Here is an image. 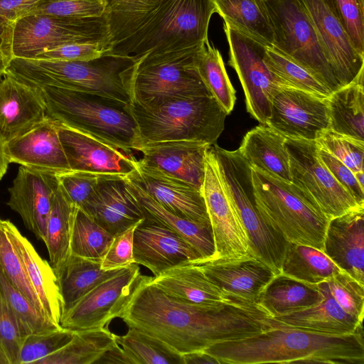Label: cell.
I'll return each mask as SVG.
<instances>
[{
	"instance_id": "cell-1",
	"label": "cell",
	"mask_w": 364,
	"mask_h": 364,
	"mask_svg": "<svg viewBox=\"0 0 364 364\" xmlns=\"http://www.w3.org/2000/svg\"><path fill=\"white\" fill-rule=\"evenodd\" d=\"M117 317L129 328L159 338L182 355L269 326V316L257 304L235 298L215 304L185 302L158 288L151 277L141 274Z\"/></svg>"
},
{
	"instance_id": "cell-6",
	"label": "cell",
	"mask_w": 364,
	"mask_h": 364,
	"mask_svg": "<svg viewBox=\"0 0 364 364\" xmlns=\"http://www.w3.org/2000/svg\"><path fill=\"white\" fill-rule=\"evenodd\" d=\"M137 127V150L159 141L188 140L216 144L228 115L210 95L179 97L151 107L129 105Z\"/></svg>"
},
{
	"instance_id": "cell-53",
	"label": "cell",
	"mask_w": 364,
	"mask_h": 364,
	"mask_svg": "<svg viewBox=\"0 0 364 364\" xmlns=\"http://www.w3.org/2000/svg\"><path fill=\"white\" fill-rule=\"evenodd\" d=\"M25 336L0 294V346L9 364H19L20 350Z\"/></svg>"
},
{
	"instance_id": "cell-49",
	"label": "cell",
	"mask_w": 364,
	"mask_h": 364,
	"mask_svg": "<svg viewBox=\"0 0 364 364\" xmlns=\"http://www.w3.org/2000/svg\"><path fill=\"white\" fill-rule=\"evenodd\" d=\"M316 142L320 148L341 161L355 175L364 173V141L349 138L329 129Z\"/></svg>"
},
{
	"instance_id": "cell-16",
	"label": "cell",
	"mask_w": 364,
	"mask_h": 364,
	"mask_svg": "<svg viewBox=\"0 0 364 364\" xmlns=\"http://www.w3.org/2000/svg\"><path fill=\"white\" fill-rule=\"evenodd\" d=\"M139 274L140 269L134 263L102 282L62 314L60 326L72 331L108 327Z\"/></svg>"
},
{
	"instance_id": "cell-28",
	"label": "cell",
	"mask_w": 364,
	"mask_h": 364,
	"mask_svg": "<svg viewBox=\"0 0 364 364\" xmlns=\"http://www.w3.org/2000/svg\"><path fill=\"white\" fill-rule=\"evenodd\" d=\"M4 225L38 296L44 315L58 326L63 311L62 299L56 276L52 266L36 252L30 241L9 220Z\"/></svg>"
},
{
	"instance_id": "cell-33",
	"label": "cell",
	"mask_w": 364,
	"mask_h": 364,
	"mask_svg": "<svg viewBox=\"0 0 364 364\" xmlns=\"http://www.w3.org/2000/svg\"><path fill=\"white\" fill-rule=\"evenodd\" d=\"M323 297L314 284L279 274L262 290L257 304L269 317H274L309 308Z\"/></svg>"
},
{
	"instance_id": "cell-4",
	"label": "cell",
	"mask_w": 364,
	"mask_h": 364,
	"mask_svg": "<svg viewBox=\"0 0 364 364\" xmlns=\"http://www.w3.org/2000/svg\"><path fill=\"white\" fill-rule=\"evenodd\" d=\"M216 13L213 0H162L127 38L108 54H158L203 45Z\"/></svg>"
},
{
	"instance_id": "cell-43",
	"label": "cell",
	"mask_w": 364,
	"mask_h": 364,
	"mask_svg": "<svg viewBox=\"0 0 364 364\" xmlns=\"http://www.w3.org/2000/svg\"><path fill=\"white\" fill-rule=\"evenodd\" d=\"M105 1L112 48L132 34L162 0Z\"/></svg>"
},
{
	"instance_id": "cell-42",
	"label": "cell",
	"mask_w": 364,
	"mask_h": 364,
	"mask_svg": "<svg viewBox=\"0 0 364 364\" xmlns=\"http://www.w3.org/2000/svg\"><path fill=\"white\" fill-rule=\"evenodd\" d=\"M264 60L270 72L284 87L328 97L331 92L312 73L279 49L265 47Z\"/></svg>"
},
{
	"instance_id": "cell-62",
	"label": "cell",
	"mask_w": 364,
	"mask_h": 364,
	"mask_svg": "<svg viewBox=\"0 0 364 364\" xmlns=\"http://www.w3.org/2000/svg\"><path fill=\"white\" fill-rule=\"evenodd\" d=\"M0 364H9V362L0 346Z\"/></svg>"
},
{
	"instance_id": "cell-5",
	"label": "cell",
	"mask_w": 364,
	"mask_h": 364,
	"mask_svg": "<svg viewBox=\"0 0 364 364\" xmlns=\"http://www.w3.org/2000/svg\"><path fill=\"white\" fill-rule=\"evenodd\" d=\"M38 89L47 116L54 121L125 150H137V127L130 104L69 89Z\"/></svg>"
},
{
	"instance_id": "cell-40",
	"label": "cell",
	"mask_w": 364,
	"mask_h": 364,
	"mask_svg": "<svg viewBox=\"0 0 364 364\" xmlns=\"http://www.w3.org/2000/svg\"><path fill=\"white\" fill-rule=\"evenodd\" d=\"M196 65L210 94L229 114L234 108L235 90L226 72L220 51L206 41L198 53Z\"/></svg>"
},
{
	"instance_id": "cell-45",
	"label": "cell",
	"mask_w": 364,
	"mask_h": 364,
	"mask_svg": "<svg viewBox=\"0 0 364 364\" xmlns=\"http://www.w3.org/2000/svg\"><path fill=\"white\" fill-rule=\"evenodd\" d=\"M0 294L25 336L61 328L48 319L0 269Z\"/></svg>"
},
{
	"instance_id": "cell-56",
	"label": "cell",
	"mask_w": 364,
	"mask_h": 364,
	"mask_svg": "<svg viewBox=\"0 0 364 364\" xmlns=\"http://www.w3.org/2000/svg\"><path fill=\"white\" fill-rule=\"evenodd\" d=\"M318 154L322 162L341 186L355 199L359 205L364 206V188L358 181L354 173L341 161L319 146Z\"/></svg>"
},
{
	"instance_id": "cell-2",
	"label": "cell",
	"mask_w": 364,
	"mask_h": 364,
	"mask_svg": "<svg viewBox=\"0 0 364 364\" xmlns=\"http://www.w3.org/2000/svg\"><path fill=\"white\" fill-rule=\"evenodd\" d=\"M219 364H364L363 326L334 335L297 328L269 326L251 336L226 341L203 350Z\"/></svg>"
},
{
	"instance_id": "cell-58",
	"label": "cell",
	"mask_w": 364,
	"mask_h": 364,
	"mask_svg": "<svg viewBox=\"0 0 364 364\" xmlns=\"http://www.w3.org/2000/svg\"><path fill=\"white\" fill-rule=\"evenodd\" d=\"M43 0H0V16L16 22L28 15Z\"/></svg>"
},
{
	"instance_id": "cell-13",
	"label": "cell",
	"mask_w": 364,
	"mask_h": 364,
	"mask_svg": "<svg viewBox=\"0 0 364 364\" xmlns=\"http://www.w3.org/2000/svg\"><path fill=\"white\" fill-rule=\"evenodd\" d=\"M229 44V65L240 80L247 112L260 124H266L271 100L278 90L284 87L270 72L264 60L265 46L224 22Z\"/></svg>"
},
{
	"instance_id": "cell-26",
	"label": "cell",
	"mask_w": 364,
	"mask_h": 364,
	"mask_svg": "<svg viewBox=\"0 0 364 364\" xmlns=\"http://www.w3.org/2000/svg\"><path fill=\"white\" fill-rule=\"evenodd\" d=\"M47 117L38 88L4 73L0 75V137L4 144Z\"/></svg>"
},
{
	"instance_id": "cell-52",
	"label": "cell",
	"mask_w": 364,
	"mask_h": 364,
	"mask_svg": "<svg viewBox=\"0 0 364 364\" xmlns=\"http://www.w3.org/2000/svg\"><path fill=\"white\" fill-rule=\"evenodd\" d=\"M104 176L75 171L56 174L60 188L68 199L79 208L85 203Z\"/></svg>"
},
{
	"instance_id": "cell-37",
	"label": "cell",
	"mask_w": 364,
	"mask_h": 364,
	"mask_svg": "<svg viewBox=\"0 0 364 364\" xmlns=\"http://www.w3.org/2000/svg\"><path fill=\"white\" fill-rule=\"evenodd\" d=\"M342 271L323 251L288 242L280 274L310 284L324 282Z\"/></svg>"
},
{
	"instance_id": "cell-15",
	"label": "cell",
	"mask_w": 364,
	"mask_h": 364,
	"mask_svg": "<svg viewBox=\"0 0 364 364\" xmlns=\"http://www.w3.org/2000/svg\"><path fill=\"white\" fill-rule=\"evenodd\" d=\"M266 124L287 139L316 141L330 129L328 97L282 87L272 97Z\"/></svg>"
},
{
	"instance_id": "cell-19",
	"label": "cell",
	"mask_w": 364,
	"mask_h": 364,
	"mask_svg": "<svg viewBox=\"0 0 364 364\" xmlns=\"http://www.w3.org/2000/svg\"><path fill=\"white\" fill-rule=\"evenodd\" d=\"M134 263L157 276L171 268L203 260L200 254L171 229L144 218L134 233Z\"/></svg>"
},
{
	"instance_id": "cell-11",
	"label": "cell",
	"mask_w": 364,
	"mask_h": 364,
	"mask_svg": "<svg viewBox=\"0 0 364 364\" xmlns=\"http://www.w3.org/2000/svg\"><path fill=\"white\" fill-rule=\"evenodd\" d=\"M84 43L112 45L106 14L90 18L29 14L18 19L14 24V58H35L42 53L64 45Z\"/></svg>"
},
{
	"instance_id": "cell-36",
	"label": "cell",
	"mask_w": 364,
	"mask_h": 364,
	"mask_svg": "<svg viewBox=\"0 0 364 364\" xmlns=\"http://www.w3.org/2000/svg\"><path fill=\"white\" fill-rule=\"evenodd\" d=\"M330 130L364 141L363 73L328 97Z\"/></svg>"
},
{
	"instance_id": "cell-25",
	"label": "cell",
	"mask_w": 364,
	"mask_h": 364,
	"mask_svg": "<svg viewBox=\"0 0 364 364\" xmlns=\"http://www.w3.org/2000/svg\"><path fill=\"white\" fill-rule=\"evenodd\" d=\"M210 144L199 141L154 142L141 146L139 161L185 181L201 191L205 172V156Z\"/></svg>"
},
{
	"instance_id": "cell-30",
	"label": "cell",
	"mask_w": 364,
	"mask_h": 364,
	"mask_svg": "<svg viewBox=\"0 0 364 364\" xmlns=\"http://www.w3.org/2000/svg\"><path fill=\"white\" fill-rule=\"evenodd\" d=\"M125 178L144 218L173 230L200 254L203 260L214 258L215 247L211 225L199 223L175 214L161 205L128 176Z\"/></svg>"
},
{
	"instance_id": "cell-48",
	"label": "cell",
	"mask_w": 364,
	"mask_h": 364,
	"mask_svg": "<svg viewBox=\"0 0 364 364\" xmlns=\"http://www.w3.org/2000/svg\"><path fill=\"white\" fill-rule=\"evenodd\" d=\"M336 302L360 322L363 320L364 285L344 271L323 282Z\"/></svg>"
},
{
	"instance_id": "cell-3",
	"label": "cell",
	"mask_w": 364,
	"mask_h": 364,
	"mask_svg": "<svg viewBox=\"0 0 364 364\" xmlns=\"http://www.w3.org/2000/svg\"><path fill=\"white\" fill-rule=\"evenodd\" d=\"M135 63L132 56L114 54L87 61L14 58L5 73L32 87L69 89L129 105Z\"/></svg>"
},
{
	"instance_id": "cell-51",
	"label": "cell",
	"mask_w": 364,
	"mask_h": 364,
	"mask_svg": "<svg viewBox=\"0 0 364 364\" xmlns=\"http://www.w3.org/2000/svg\"><path fill=\"white\" fill-rule=\"evenodd\" d=\"M346 28L355 48L364 55V6L360 0H326Z\"/></svg>"
},
{
	"instance_id": "cell-31",
	"label": "cell",
	"mask_w": 364,
	"mask_h": 364,
	"mask_svg": "<svg viewBox=\"0 0 364 364\" xmlns=\"http://www.w3.org/2000/svg\"><path fill=\"white\" fill-rule=\"evenodd\" d=\"M151 282L168 295L191 304H215L235 299L210 281L195 264L167 269L151 277Z\"/></svg>"
},
{
	"instance_id": "cell-12",
	"label": "cell",
	"mask_w": 364,
	"mask_h": 364,
	"mask_svg": "<svg viewBox=\"0 0 364 364\" xmlns=\"http://www.w3.org/2000/svg\"><path fill=\"white\" fill-rule=\"evenodd\" d=\"M291 183L311 199L330 220L362 208L322 162L316 141L286 138Z\"/></svg>"
},
{
	"instance_id": "cell-17",
	"label": "cell",
	"mask_w": 364,
	"mask_h": 364,
	"mask_svg": "<svg viewBox=\"0 0 364 364\" xmlns=\"http://www.w3.org/2000/svg\"><path fill=\"white\" fill-rule=\"evenodd\" d=\"M57 126L70 171L127 176L136 170L132 151L58 122Z\"/></svg>"
},
{
	"instance_id": "cell-8",
	"label": "cell",
	"mask_w": 364,
	"mask_h": 364,
	"mask_svg": "<svg viewBox=\"0 0 364 364\" xmlns=\"http://www.w3.org/2000/svg\"><path fill=\"white\" fill-rule=\"evenodd\" d=\"M218 173L247 235L252 255L280 274L288 242L263 220L255 200L251 165L238 149L213 144Z\"/></svg>"
},
{
	"instance_id": "cell-7",
	"label": "cell",
	"mask_w": 364,
	"mask_h": 364,
	"mask_svg": "<svg viewBox=\"0 0 364 364\" xmlns=\"http://www.w3.org/2000/svg\"><path fill=\"white\" fill-rule=\"evenodd\" d=\"M255 200L263 220L287 242L323 250L329 219L291 183L251 166Z\"/></svg>"
},
{
	"instance_id": "cell-63",
	"label": "cell",
	"mask_w": 364,
	"mask_h": 364,
	"mask_svg": "<svg viewBox=\"0 0 364 364\" xmlns=\"http://www.w3.org/2000/svg\"><path fill=\"white\" fill-rule=\"evenodd\" d=\"M265 1H267V0H265Z\"/></svg>"
},
{
	"instance_id": "cell-46",
	"label": "cell",
	"mask_w": 364,
	"mask_h": 364,
	"mask_svg": "<svg viewBox=\"0 0 364 364\" xmlns=\"http://www.w3.org/2000/svg\"><path fill=\"white\" fill-rule=\"evenodd\" d=\"M3 220L0 218V269L6 278L43 314L41 302L28 279L22 262L6 233Z\"/></svg>"
},
{
	"instance_id": "cell-27",
	"label": "cell",
	"mask_w": 364,
	"mask_h": 364,
	"mask_svg": "<svg viewBox=\"0 0 364 364\" xmlns=\"http://www.w3.org/2000/svg\"><path fill=\"white\" fill-rule=\"evenodd\" d=\"M322 251L364 285V207L329 220Z\"/></svg>"
},
{
	"instance_id": "cell-10",
	"label": "cell",
	"mask_w": 364,
	"mask_h": 364,
	"mask_svg": "<svg viewBox=\"0 0 364 364\" xmlns=\"http://www.w3.org/2000/svg\"><path fill=\"white\" fill-rule=\"evenodd\" d=\"M275 48L317 77L331 92L341 87L303 0H267Z\"/></svg>"
},
{
	"instance_id": "cell-9",
	"label": "cell",
	"mask_w": 364,
	"mask_h": 364,
	"mask_svg": "<svg viewBox=\"0 0 364 364\" xmlns=\"http://www.w3.org/2000/svg\"><path fill=\"white\" fill-rule=\"evenodd\" d=\"M203 45L145 53L135 58L131 103L148 109L174 97L210 94L196 65L198 53Z\"/></svg>"
},
{
	"instance_id": "cell-23",
	"label": "cell",
	"mask_w": 364,
	"mask_h": 364,
	"mask_svg": "<svg viewBox=\"0 0 364 364\" xmlns=\"http://www.w3.org/2000/svg\"><path fill=\"white\" fill-rule=\"evenodd\" d=\"M195 264L228 295L252 304L257 303L262 290L276 275L253 257L210 259Z\"/></svg>"
},
{
	"instance_id": "cell-50",
	"label": "cell",
	"mask_w": 364,
	"mask_h": 364,
	"mask_svg": "<svg viewBox=\"0 0 364 364\" xmlns=\"http://www.w3.org/2000/svg\"><path fill=\"white\" fill-rule=\"evenodd\" d=\"M105 11V0H43L29 14L90 18L100 17Z\"/></svg>"
},
{
	"instance_id": "cell-38",
	"label": "cell",
	"mask_w": 364,
	"mask_h": 364,
	"mask_svg": "<svg viewBox=\"0 0 364 364\" xmlns=\"http://www.w3.org/2000/svg\"><path fill=\"white\" fill-rule=\"evenodd\" d=\"M76 209L77 206L68 199L58 183L53 196L44 241L53 269L63 264L70 254V239Z\"/></svg>"
},
{
	"instance_id": "cell-35",
	"label": "cell",
	"mask_w": 364,
	"mask_h": 364,
	"mask_svg": "<svg viewBox=\"0 0 364 364\" xmlns=\"http://www.w3.org/2000/svg\"><path fill=\"white\" fill-rule=\"evenodd\" d=\"M101 262L70 254L63 264L54 269L62 299V314L95 287L122 269L104 270Z\"/></svg>"
},
{
	"instance_id": "cell-24",
	"label": "cell",
	"mask_w": 364,
	"mask_h": 364,
	"mask_svg": "<svg viewBox=\"0 0 364 364\" xmlns=\"http://www.w3.org/2000/svg\"><path fill=\"white\" fill-rule=\"evenodd\" d=\"M9 163L56 174L70 171L57 122L47 117L37 126L5 144Z\"/></svg>"
},
{
	"instance_id": "cell-55",
	"label": "cell",
	"mask_w": 364,
	"mask_h": 364,
	"mask_svg": "<svg viewBox=\"0 0 364 364\" xmlns=\"http://www.w3.org/2000/svg\"><path fill=\"white\" fill-rule=\"evenodd\" d=\"M137 225L114 236L102 260L101 268L102 269L113 270L122 269L134 263L133 241L134 230Z\"/></svg>"
},
{
	"instance_id": "cell-47",
	"label": "cell",
	"mask_w": 364,
	"mask_h": 364,
	"mask_svg": "<svg viewBox=\"0 0 364 364\" xmlns=\"http://www.w3.org/2000/svg\"><path fill=\"white\" fill-rule=\"evenodd\" d=\"M73 336V331L62 327L26 336L20 350L19 364H36L65 346Z\"/></svg>"
},
{
	"instance_id": "cell-14",
	"label": "cell",
	"mask_w": 364,
	"mask_h": 364,
	"mask_svg": "<svg viewBox=\"0 0 364 364\" xmlns=\"http://www.w3.org/2000/svg\"><path fill=\"white\" fill-rule=\"evenodd\" d=\"M201 192L214 237L215 254L213 259L253 257L246 232L222 186L212 145L206 152Z\"/></svg>"
},
{
	"instance_id": "cell-22",
	"label": "cell",
	"mask_w": 364,
	"mask_h": 364,
	"mask_svg": "<svg viewBox=\"0 0 364 364\" xmlns=\"http://www.w3.org/2000/svg\"><path fill=\"white\" fill-rule=\"evenodd\" d=\"M164 208L186 219L211 225L200 190L137 160L127 175Z\"/></svg>"
},
{
	"instance_id": "cell-54",
	"label": "cell",
	"mask_w": 364,
	"mask_h": 364,
	"mask_svg": "<svg viewBox=\"0 0 364 364\" xmlns=\"http://www.w3.org/2000/svg\"><path fill=\"white\" fill-rule=\"evenodd\" d=\"M112 50L109 43H84L67 44L46 51L35 58L63 61H87L108 54Z\"/></svg>"
},
{
	"instance_id": "cell-39",
	"label": "cell",
	"mask_w": 364,
	"mask_h": 364,
	"mask_svg": "<svg viewBox=\"0 0 364 364\" xmlns=\"http://www.w3.org/2000/svg\"><path fill=\"white\" fill-rule=\"evenodd\" d=\"M108 327L73 331L71 341L36 364H94L117 342Z\"/></svg>"
},
{
	"instance_id": "cell-29",
	"label": "cell",
	"mask_w": 364,
	"mask_h": 364,
	"mask_svg": "<svg viewBox=\"0 0 364 364\" xmlns=\"http://www.w3.org/2000/svg\"><path fill=\"white\" fill-rule=\"evenodd\" d=\"M314 285L324 296L321 301L304 310L287 315L269 317V325L297 328L334 335L351 333L363 326V322L346 313L336 302L323 282Z\"/></svg>"
},
{
	"instance_id": "cell-44",
	"label": "cell",
	"mask_w": 364,
	"mask_h": 364,
	"mask_svg": "<svg viewBox=\"0 0 364 364\" xmlns=\"http://www.w3.org/2000/svg\"><path fill=\"white\" fill-rule=\"evenodd\" d=\"M114 236L77 207L70 239V254L102 261Z\"/></svg>"
},
{
	"instance_id": "cell-41",
	"label": "cell",
	"mask_w": 364,
	"mask_h": 364,
	"mask_svg": "<svg viewBox=\"0 0 364 364\" xmlns=\"http://www.w3.org/2000/svg\"><path fill=\"white\" fill-rule=\"evenodd\" d=\"M116 341L132 364H184L182 354L140 330L129 328L125 335L116 336Z\"/></svg>"
},
{
	"instance_id": "cell-21",
	"label": "cell",
	"mask_w": 364,
	"mask_h": 364,
	"mask_svg": "<svg viewBox=\"0 0 364 364\" xmlns=\"http://www.w3.org/2000/svg\"><path fill=\"white\" fill-rule=\"evenodd\" d=\"M125 176L105 175L80 208L113 236L137 225L144 218Z\"/></svg>"
},
{
	"instance_id": "cell-20",
	"label": "cell",
	"mask_w": 364,
	"mask_h": 364,
	"mask_svg": "<svg viewBox=\"0 0 364 364\" xmlns=\"http://www.w3.org/2000/svg\"><path fill=\"white\" fill-rule=\"evenodd\" d=\"M58 186L56 173L21 166L9 188L7 205L18 213L26 228L43 242L53 196Z\"/></svg>"
},
{
	"instance_id": "cell-61",
	"label": "cell",
	"mask_w": 364,
	"mask_h": 364,
	"mask_svg": "<svg viewBox=\"0 0 364 364\" xmlns=\"http://www.w3.org/2000/svg\"><path fill=\"white\" fill-rule=\"evenodd\" d=\"M9 164L5 154V144L0 137V180L6 173Z\"/></svg>"
},
{
	"instance_id": "cell-57",
	"label": "cell",
	"mask_w": 364,
	"mask_h": 364,
	"mask_svg": "<svg viewBox=\"0 0 364 364\" xmlns=\"http://www.w3.org/2000/svg\"><path fill=\"white\" fill-rule=\"evenodd\" d=\"M15 22L0 16V75L5 73L14 58L13 38Z\"/></svg>"
},
{
	"instance_id": "cell-32",
	"label": "cell",
	"mask_w": 364,
	"mask_h": 364,
	"mask_svg": "<svg viewBox=\"0 0 364 364\" xmlns=\"http://www.w3.org/2000/svg\"><path fill=\"white\" fill-rule=\"evenodd\" d=\"M285 141L284 136L267 124H260L245 134L238 150L252 166L291 183Z\"/></svg>"
},
{
	"instance_id": "cell-59",
	"label": "cell",
	"mask_w": 364,
	"mask_h": 364,
	"mask_svg": "<svg viewBox=\"0 0 364 364\" xmlns=\"http://www.w3.org/2000/svg\"><path fill=\"white\" fill-rule=\"evenodd\" d=\"M94 364H132L120 346L116 343L107 350Z\"/></svg>"
},
{
	"instance_id": "cell-60",
	"label": "cell",
	"mask_w": 364,
	"mask_h": 364,
	"mask_svg": "<svg viewBox=\"0 0 364 364\" xmlns=\"http://www.w3.org/2000/svg\"><path fill=\"white\" fill-rule=\"evenodd\" d=\"M183 358L184 364H219L218 360L203 350L183 354Z\"/></svg>"
},
{
	"instance_id": "cell-18",
	"label": "cell",
	"mask_w": 364,
	"mask_h": 364,
	"mask_svg": "<svg viewBox=\"0 0 364 364\" xmlns=\"http://www.w3.org/2000/svg\"><path fill=\"white\" fill-rule=\"evenodd\" d=\"M326 59L341 87L364 73V55L326 0H303Z\"/></svg>"
},
{
	"instance_id": "cell-34",
	"label": "cell",
	"mask_w": 364,
	"mask_h": 364,
	"mask_svg": "<svg viewBox=\"0 0 364 364\" xmlns=\"http://www.w3.org/2000/svg\"><path fill=\"white\" fill-rule=\"evenodd\" d=\"M213 1L225 23L265 47L274 46V28L265 0Z\"/></svg>"
}]
</instances>
